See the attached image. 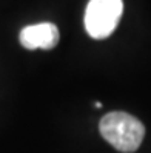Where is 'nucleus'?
I'll return each instance as SVG.
<instances>
[{
	"instance_id": "f257e3e1",
	"label": "nucleus",
	"mask_w": 151,
	"mask_h": 153,
	"mask_svg": "<svg viewBox=\"0 0 151 153\" xmlns=\"http://www.w3.org/2000/svg\"><path fill=\"white\" fill-rule=\"evenodd\" d=\"M102 138L122 153L136 152L145 136V127L137 118L125 111H111L100 119Z\"/></svg>"
},
{
	"instance_id": "7ed1b4c3",
	"label": "nucleus",
	"mask_w": 151,
	"mask_h": 153,
	"mask_svg": "<svg viewBox=\"0 0 151 153\" xmlns=\"http://www.w3.org/2000/svg\"><path fill=\"white\" fill-rule=\"evenodd\" d=\"M59 37L57 26L49 22L28 25L19 34L20 45L26 50H52L59 43Z\"/></svg>"
},
{
	"instance_id": "f03ea898",
	"label": "nucleus",
	"mask_w": 151,
	"mask_h": 153,
	"mask_svg": "<svg viewBox=\"0 0 151 153\" xmlns=\"http://www.w3.org/2000/svg\"><path fill=\"white\" fill-rule=\"evenodd\" d=\"M123 13L122 0H90L85 11V28L93 39L113 34Z\"/></svg>"
}]
</instances>
